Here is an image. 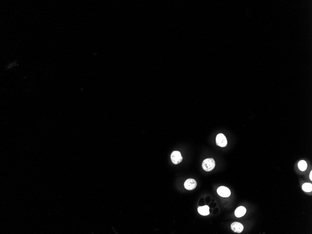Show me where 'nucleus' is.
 Segmentation results:
<instances>
[{
	"instance_id": "obj_1",
	"label": "nucleus",
	"mask_w": 312,
	"mask_h": 234,
	"mask_svg": "<svg viewBox=\"0 0 312 234\" xmlns=\"http://www.w3.org/2000/svg\"><path fill=\"white\" fill-rule=\"evenodd\" d=\"M215 166V161L212 158H209L205 159L203 161L202 164V168L206 172L212 171L214 169Z\"/></svg>"
},
{
	"instance_id": "obj_2",
	"label": "nucleus",
	"mask_w": 312,
	"mask_h": 234,
	"mask_svg": "<svg viewBox=\"0 0 312 234\" xmlns=\"http://www.w3.org/2000/svg\"><path fill=\"white\" fill-rule=\"evenodd\" d=\"M216 145L218 146H220V147H225L227 145L228 142H227V138H226V136H224V135L222 134V133H220V134L217 135V136H216Z\"/></svg>"
},
{
	"instance_id": "obj_3",
	"label": "nucleus",
	"mask_w": 312,
	"mask_h": 234,
	"mask_svg": "<svg viewBox=\"0 0 312 234\" xmlns=\"http://www.w3.org/2000/svg\"><path fill=\"white\" fill-rule=\"evenodd\" d=\"M171 158L173 163L175 164L180 163L183 160L181 153L179 151H174L171 155Z\"/></svg>"
},
{
	"instance_id": "obj_4",
	"label": "nucleus",
	"mask_w": 312,
	"mask_h": 234,
	"mask_svg": "<svg viewBox=\"0 0 312 234\" xmlns=\"http://www.w3.org/2000/svg\"><path fill=\"white\" fill-rule=\"evenodd\" d=\"M197 185V184L196 180L193 179H188L185 182V188L188 190H192L196 189Z\"/></svg>"
},
{
	"instance_id": "obj_5",
	"label": "nucleus",
	"mask_w": 312,
	"mask_h": 234,
	"mask_svg": "<svg viewBox=\"0 0 312 234\" xmlns=\"http://www.w3.org/2000/svg\"><path fill=\"white\" fill-rule=\"evenodd\" d=\"M217 192L220 196L223 197H228L231 194L230 190L228 188L224 186L219 187L218 189H217Z\"/></svg>"
},
{
	"instance_id": "obj_6",
	"label": "nucleus",
	"mask_w": 312,
	"mask_h": 234,
	"mask_svg": "<svg viewBox=\"0 0 312 234\" xmlns=\"http://www.w3.org/2000/svg\"><path fill=\"white\" fill-rule=\"evenodd\" d=\"M231 228L234 232L236 233H241L243 230V226L241 223L238 222H234L231 225Z\"/></svg>"
},
{
	"instance_id": "obj_7",
	"label": "nucleus",
	"mask_w": 312,
	"mask_h": 234,
	"mask_svg": "<svg viewBox=\"0 0 312 234\" xmlns=\"http://www.w3.org/2000/svg\"><path fill=\"white\" fill-rule=\"evenodd\" d=\"M246 212V209L245 207L241 206L236 209L235 212V215L237 217L239 218V217L243 216L245 214Z\"/></svg>"
},
{
	"instance_id": "obj_8",
	"label": "nucleus",
	"mask_w": 312,
	"mask_h": 234,
	"mask_svg": "<svg viewBox=\"0 0 312 234\" xmlns=\"http://www.w3.org/2000/svg\"><path fill=\"white\" fill-rule=\"evenodd\" d=\"M198 211L201 215L207 216L209 214V208L207 205L202 207H199L198 208Z\"/></svg>"
},
{
	"instance_id": "obj_9",
	"label": "nucleus",
	"mask_w": 312,
	"mask_h": 234,
	"mask_svg": "<svg viewBox=\"0 0 312 234\" xmlns=\"http://www.w3.org/2000/svg\"><path fill=\"white\" fill-rule=\"evenodd\" d=\"M307 163L304 160H301L298 163V167L301 171H305L307 168Z\"/></svg>"
},
{
	"instance_id": "obj_10",
	"label": "nucleus",
	"mask_w": 312,
	"mask_h": 234,
	"mask_svg": "<svg viewBox=\"0 0 312 234\" xmlns=\"http://www.w3.org/2000/svg\"><path fill=\"white\" fill-rule=\"evenodd\" d=\"M302 189L305 192H311L312 190V185L311 183H305L302 186Z\"/></svg>"
},
{
	"instance_id": "obj_11",
	"label": "nucleus",
	"mask_w": 312,
	"mask_h": 234,
	"mask_svg": "<svg viewBox=\"0 0 312 234\" xmlns=\"http://www.w3.org/2000/svg\"><path fill=\"white\" fill-rule=\"evenodd\" d=\"M312 171H311L310 172V175H309V177H310V179L311 180H312Z\"/></svg>"
}]
</instances>
